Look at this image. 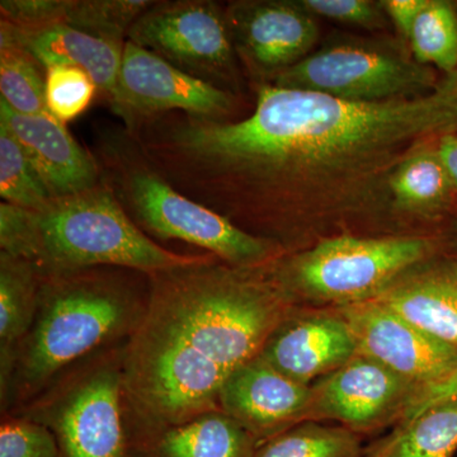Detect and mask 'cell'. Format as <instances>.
I'll return each instance as SVG.
<instances>
[{
  "label": "cell",
  "instance_id": "6da1fadb",
  "mask_svg": "<svg viewBox=\"0 0 457 457\" xmlns=\"http://www.w3.org/2000/svg\"><path fill=\"white\" fill-rule=\"evenodd\" d=\"M456 130L457 71L422 97L376 104L262 83L239 121L170 112L126 131L177 191L286 252L311 221L392 198L398 165Z\"/></svg>",
  "mask_w": 457,
  "mask_h": 457
},
{
  "label": "cell",
  "instance_id": "7a4b0ae2",
  "mask_svg": "<svg viewBox=\"0 0 457 457\" xmlns=\"http://www.w3.org/2000/svg\"><path fill=\"white\" fill-rule=\"evenodd\" d=\"M273 263L237 269L207 253L146 275L145 312L122 351L130 445L220 411L228 375L260 356L290 315Z\"/></svg>",
  "mask_w": 457,
  "mask_h": 457
},
{
  "label": "cell",
  "instance_id": "3957f363",
  "mask_svg": "<svg viewBox=\"0 0 457 457\" xmlns=\"http://www.w3.org/2000/svg\"><path fill=\"white\" fill-rule=\"evenodd\" d=\"M137 270L95 267L41 276L37 315L20 352L3 414L37 398L60 376L98 352L128 341L147 302Z\"/></svg>",
  "mask_w": 457,
  "mask_h": 457
},
{
  "label": "cell",
  "instance_id": "277c9868",
  "mask_svg": "<svg viewBox=\"0 0 457 457\" xmlns=\"http://www.w3.org/2000/svg\"><path fill=\"white\" fill-rule=\"evenodd\" d=\"M0 252L31 262L40 276L95 267L149 275L203 257L168 251L150 239L102 180L79 194L54 198L38 212L2 201Z\"/></svg>",
  "mask_w": 457,
  "mask_h": 457
},
{
  "label": "cell",
  "instance_id": "5b68a950",
  "mask_svg": "<svg viewBox=\"0 0 457 457\" xmlns=\"http://www.w3.org/2000/svg\"><path fill=\"white\" fill-rule=\"evenodd\" d=\"M90 152L102 182L146 236L196 245L237 269L263 267L284 257L275 243L246 233L177 191L147 163L123 126H99Z\"/></svg>",
  "mask_w": 457,
  "mask_h": 457
},
{
  "label": "cell",
  "instance_id": "8992f818",
  "mask_svg": "<svg viewBox=\"0 0 457 457\" xmlns=\"http://www.w3.org/2000/svg\"><path fill=\"white\" fill-rule=\"evenodd\" d=\"M423 237L338 236L312 249L281 257L273 275L287 296L338 306L374 300L432 253Z\"/></svg>",
  "mask_w": 457,
  "mask_h": 457
},
{
  "label": "cell",
  "instance_id": "52a82bcc",
  "mask_svg": "<svg viewBox=\"0 0 457 457\" xmlns=\"http://www.w3.org/2000/svg\"><path fill=\"white\" fill-rule=\"evenodd\" d=\"M123 345L93 354L18 409L46 427L64 457H131L123 408Z\"/></svg>",
  "mask_w": 457,
  "mask_h": 457
},
{
  "label": "cell",
  "instance_id": "ba28073f",
  "mask_svg": "<svg viewBox=\"0 0 457 457\" xmlns=\"http://www.w3.org/2000/svg\"><path fill=\"white\" fill-rule=\"evenodd\" d=\"M270 84L362 104L422 97L440 86L429 66L398 51L362 44L312 53Z\"/></svg>",
  "mask_w": 457,
  "mask_h": 457
},
{
  "label": "cell",
  "instance_id": "9c48e42d",
  "mask_svg": "<svg viewBox=\"0 0 457 457\" xmlns=\"http://www.w3.org/2000/svg\"><path fill=\"white\" fill-rule=\"evenodd\" d=\"M128 40L216 88L236 96L240 90L239 60L218 3L155 2L129 29Z\"/></svg>",
  "mask_w": 457,
  "mask_h": 457
},
{
  "label": "cell",
  "instance_id": "30bf717a",
  "mask_svg": "<svg viewBox=\"0 0 457 457\" xmlns=\"http://www.w3.org/2000/svg\"><path fill=\"white\" fill-rule=\"evenodd\" d=\"M123 128L170 112L228 121L237 96L183 73L152 51L126 40L113 97L108 102Z\"/></svg>",
  "mask_w": 457,
  "mask_h": 457
},
{
  "label": "cell",
  "instance_id": "8fae6325",
  "mask_svg": "<svg viewBox=\"0 0 457 457\" xmlns=\"http://www.w3.org/2000/svg\"><path fill=\"white\" fill-rule=\"evenodd\" d=\"M225 17L237 60L257 84L272 83L311 55L319 37L317 21L302 2H234Z\"/></svg>",
  "mask_w": 457,
  "mask_h": 457
},
{
  "label": "cell",
  "instance_id": "7c38bea8",
  "mask_svg": "<svg viewBox=\"0 0 457 457\" xmlns=\"http://www.w3.org/2000/svg\"><path fill=\"white\" fill-rule=\"evenodd\" d=\"M418 386L369 357L356 354L312 385L308 420H336L356 433L402 418Z\"/></svg>",
  "mask_w": 457,
  "mask_h": 457
},
{
  "label": "cell",
  "instance_id": "4fadbf2b",
  "mask_svg": "<svg viewBox=\"0 0 457 457\" xmlns=\"http://www.w3.org/2000/svg\"><path fill=\"white\" fill-rule=\"evenodd\" d=\"M350 327L357 354L381 363L418 389L457 369V350L427 336L376 300L338 306Z\"/></svg>",
  "mask_w": 457,
  "mask_h": 457
},
{
  "label": "cell",
  "instance_id": "5bb4252c",
  "mask_svg": "<svg viewBox=\"0 0 457 457\" xmlns=\"http://www.w3.org/2000/svg\"><path fill=\"white\" fill-rule=\"evenodd\" d=\"M311 400L312 386L291 380L257 356L228 375L219 409L261 445L306 422Z\"/></svg>",
  "mask_w": 457,
  "mask_h": 457
},
{
  "label": "cell",
  "instance_id": "9a60e30c",
  "mask_svg": "<svg viewBox=\"0 0 457 457\" xmlns=\"http://www.w3.org/2000/svg\"><path fill=\"white\" fill-rule=\"evenodd\" d=\"M0 122L20 141L54 198L79 194L101 183L92 152L50 113H18L0 99Z\"/></svg>",
  "mask_w": 457,
  "mask_h": 457
},
{
  "label": "cell",
  "instance_id": "2e32d148",
  "mask_svg": "<svg viewBox=\"0 0 457 457\" xmlns=\"http://www.w3.org/2000/svg\"><path fill=\"white\" fill-rule=\"evenodd\" d=\"M357 354L350 327L337 315L287 318L264 345L260 356L291 380L312 386Z\"/></svg>",
  "mask_w": 457,
  "mask_h": 457
},
{
  "label": "cell",
  "instance_id": "e0dca14e",
  "mask_svg": "<svg viewBox=\"0 0 457 457\" xmlns=\"http://www.w3.org/2000/svg\"><path fill=\"white\" fill-rule=\"evenodd\" d=\"M374 300L457 350V263L411 270Z\"/></svg>",
  "mask_w": 457,
  "mask_h": 457
},
{
  "label": "cell",
  "instance_id": "ac0fdd59",
  "mask_svg": "<svg viewBox=\"0 0 457 457\" xmlns=\"http://www.w3.org/2000/svg\"><path fill=\"white\" fill-rule=\"evenodd\" d=\"M4 22L18 44L29 51L45 71L55 65L82 69L97 86L98 95L106 99L107 104L112 99L125 44L102 40L66 23L21 29L7 21Z\"/></svg>",
  "mask_w": 457,
  "mask_h": 457
},
{
  "label": "cell",
  "instance_id": "d6986e66",
  "mask_svg": "<svg viewBox=\"0 0 457 457\" xmlns=\"http://www.w3.org/2000/svg\"><path fill=\"white\" fill-rule=\"evenodd\" d=\"M40 286L35 264L0 252V400L7 395L18 352L35 324Z\"/></svg>",
  "mask_w": 457,
  "mask_h": 457
},
{
  "label": "cell",
  "instance_id": "ffe728a7",
  "mask_svg": "<svg viewBox=\"0 0 457 457\" xmlns=\"http://www.w3.org/2000/svg\"><path fill=\"white\" fill-rule=\"evenodd\" d=\"M258 446L233 418L213 411L159 433L140 447V456L253 457Z\"/></svg>",
  "mask_w": 457,
  "mask_h": 457
},
{
  "label": "cell",
  "instance_id": "44dd1931",
  "mask_svg": "<svg viewBox=\"0 0 457 457\" xmlns=\"http://www.w3.org/2000/svg\"><path fill=\"white\" fill-rule=\"evenodd\" d=\"M455 191L437 145L414 149L390 179L393 204L403 212L433 213L450 204Z\"/></svg>",
  "mask_w": 457,
  "mask_h": 457
},
{
  "label": "cell",
  "instance_id": "7402d4cb",
  "mask_svg": "<svg viewBox=\"0 0 457 457\" xmlns=\"http://www.w3.org/2000/svg\"><path fill=\"white\" fill-rule=\"evenodd\" d=\"M45 92L44 66L18 44L7 23L0 20V99L18 113H49Z\"/></svg>",
  "mask_w": 457,
  "mask_h": 457
},
{
  "label": "cell",
  "instance_id": "603a6c76",
  "mask_svg": "<svg viewBox=\"0 0 457 457\" xmlns=\"http://www.w3.org/2000/svg\"><path fill=\"white\" fill-rule=\"evenodd\" d=\"M359 433L306 420L263 442L253 457H362Z\"/></svg>",
  "mask_w": 457,
  "mask_h": 457
},
{
  "label": "cell",
  "instance_id": "cb8c5ba5",
  "mask_svg": "<svg viewBox=\"0 0 457 457\" xmlns=\"http://www.w3.org/2000/svg\"><path fill=\"white\" fill-rule=\"evenodd\" d=\"M395 433L387 457H453L457 450V399L427 409Z\"/></svg>",
  "mask_w": 457,
  "mask_h": 457
},
{
  "label": "cell",
  "instance_id": "d4e9b609",
  "mask_svg": "<svg viewBox=\"0 0 457 457\" xmlns=\"http://www.w3.org/2000/svg\"><path fill=\"white\" fill-rule=\"evenodd\" d=\"M413 57L420 64L436 66L447 75L457 71V12L446 0H429L418 16L411 35Z\"/></svg>",
  "mask_w": 457,
  "mask_h": 457
},
{
  "label": "cell",
  "instance_id": "484cf974",
  "mask_svg": "<svg viewBox=\"0 0 457 457\" xmlns=\"http://www.w3.org/2000/svg\"><path fill=\"white\" fill-rule=\"evenodd\" d=\"M0 197L7 204L38 212L54 200L26 150L0 122Z\"/></svg>",
  "mask_w": 457,
  "mask_h": 457
},
{
  "label": "cell",
  "instance_id": "4316f807",
  "mask_svg": "<svg viewBox=\"0 0 457 457\" xmlns=\"http://www.w3.org/2000/svg\"><path fill=\"white\" fill-rule=\"evenodd\" d=\"M155 2L150 0H69L64 23L102 38L125 44L129 29Z\"/></svg>",
  "mask_w": 457,
  "mask_h": 457
},
{
  "label": "cell",
  "instance_id": "83f0119b",
  "mask_svg": "<svg viewBox=\"0 0 457 457\" xmlns=\"http://www.w3.org/2000/svg\"><path fill=\"white\" fill-rule=\"evenodd\" d=\"M96 93L97 86L82 69L66 65L46 69L47 111L65 125L89 107Z\"/></svg>",
  "mask_w": 457,
  "mask_h": 457
},
{
  "label": "cell",
  "instance_id": "f1b7e54d",
  "mask_svg": "<svg viewBox=\"0 0 457 457\" xmlns=\"http://www.w3.org/2000/svg\"><path fill=\"white\" fill-rule=\"evenodd\" d=\"M4 416L0 427V457H64L46 427L17 414Z\"/></svg>",
  "mask_w": 457,
  "mask_h": 457
},
{
  "label": "cell",
  "instance_id": "f546056e",
  "mask_svg": "<svg viewBox=\"0 0 457 457\" xmlns=\"http://www.w3.org/2000/svg\"><path fill=\"white\" fill-rule=\"evenodd\" d=\"M312 16H320L347 25L369 29H384V9L370 0H302Z\"/></svg>",
  "mask_w": 457,
  "mask_h": 457
},
{
  "label": "cell",
  "instance_id": "4dcf8cb0",
  "mask_svg": "<svg viewBox=\"0 0 457 457\" xmlns=\"http://www.w3.org/2000/svg\"><path fill=\"white\" fill-rule=\"evenodd\" d=\"M69 0H2L0 20L17 29H37L64 23Z\"/></svg>",
  "mask_w": 457,
  "mask_h": 457
},
{
  "label": "cell",
  "instance_id": "1f68e13d",
  "mask_svg": "<svg viewBox=\"0 0 457 457\" xmlns=\"http://www.w3.org/2000/svg\"><path fill=\"white\" fill-rule=\"evenodd\" d=\"M453 399H457V369L453 370L446 378L417 390L400 418L402 425L420 416L427 409Z\"/></svg>",
  "mask_w": 457,
  "mask_h": 457
},
{
  "label": "cell",
  "instance_id": "d6a6232c",
  "mask_svg": "<svg viewBox=\"0 0 457 457\" xmlns=\"http://www.w3.org/2000/svg\"><path fill=\"white\" fill-rule=\"evenodd\" d=\"M429 0H385L380 2L385 13L392 18L399 32L409 38L418 16L428 4Z\"/></svg>",
  "mask_w": 457,
  "mask_h": 457
},
{
  "label": "cell",
  "instance_id": "836d02e7",
  "mask_svg": "<svg viewBox=\"0 0 457 457\" xmlns=\"http://www.w3.org/2000/svg\"><path fill=\"white\" fill-rule=\"evenodd\" d=\"M438 154L447 173L451 182H453V188L457 191V134L451 132V134L444 135L440 137L437 143Z\"/></svg>",
  "mask_w": 457,
  "mask_h": 457
},
{
  "label": "cell",
  "instance_id": "e575fe53",
  "mask_svg": "<svg viewBox=\"0 0 457 457\" xmlns=\"http://www.w3.org/2000/svg\"><path fill=\"white\" fill-rule=\"evenodd\" d=\"M396 433L394 432L389 437L384 438L383 441L378 442L374 449L370 450L368 455L365 457H387L390 450H392L394 441H395Z\"/></svg>",
  "mask_w": 457,
  "mask_h": 457
}]
</instances>
